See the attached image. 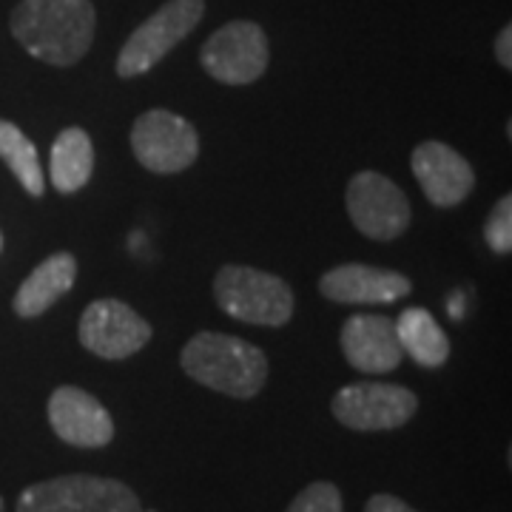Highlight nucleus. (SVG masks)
Listing matches in <instances>:
<instances>
[{
    "mask_svg": "<svg viewBox=\"0 0 512 512\" xmlns=\"http://www.w3.org/2000/svg\"><path fill=\"white\" fill-rule=\"evenodd\" d=\"M92 0H20L12 12V35L49 66H74L92 49Z\"/></svg>",
    "mask_w": 512,
    "mask_h": 512,
    "instance_id": "nucleus-1",
    "label": "nucleus"
},
{
    "mask_svg": "<svg viewBox=\"0 0 512 512\" xmlns=\"http://www.w3.org/2000/svg\"><path fill=\"white\" fill-rule=\"evenodd\" d=\"M180 365L194 382L231 399H251L268 379V359L262 350L239 336L214 330H202L188 339Z\"/></svg>",
    "mask_w": 512,
    "mask_h": 512,
    "instance_id": "nucleus-2",
    "label": "nucleus"
},
{
    "mask_svg": "<svg viewBox=\"0 0 512 512\" xmlns=\"http://www.w3.org/2000/svg\"><path fill=\"white\" fill-rule=\"evenodd\" d=\"M217 305L248 325L282 328L293 316L291 285L251 265H225L214 279Z\"/></svg>",
    "mask_w": 512,
    "mask_h": 512,
    "instance_id": "nucleus-3",
    "label": "nucleus"
},
{
    "mask_svg": "<svg viewBox=\"0 0 512 512\" xmlns=\"http://www.w3.org/2000/svg\"><path fill=\"white\" fill-rule=\"evenodd\" d=\"M18 512H146L123 481L100 476H60L26 487Z\"/></svg>",
    "mask_w": 512,
    "mask_h": 512,
    "instance_id": "nucleus-4",
    "label": "nucleus"
},
{
    "mask_svg": "<svg viewBox=\"0 0 512 512\" xmlns=\"http://www.w3.org/2000/svg\"><path fill=\"white\" fill-rule=\"evenodd\" d=\"M205 15V0H168L146 23H140L117 57V74L123 80L151 72L180 40L194 32Z\"/></svg>",
    "mask_w": 512,
    "mask_h": 512,
    "instance_id": "nucleus-5",
    "label": "nucleus"
},
{
    "mask_svg": "<svg viewBox=\"0 0 512 512\" xmlns=\"http://www.w3.org/2000/svg\"><path fill=\"white\" fill-rule=\"evenodd\" d=\"M131 151L137 163L154 174H180L197 163L200 137L180 114L151 109L140 114L131 126Z\"/></svg>",
    "mask_w": 512,
    "mask_h": 512,
    "instance_id": "nucleus-6",
    "label": "nucleus"
},
{
    "mask_svg": "<svg viewBox=\"0 0 512 512\" xmlns=\"http://www.w3.org/2000/svg\"><path fill=\"white\" fill-rule=\"evenodd\" d=\"M268 37L259 23L231 20L205 40L202 69L228 86H248L268 69Z\"/></svg>",
    "mask_w": 512,
    "mask_h": 512,
    "instance_id": "nucleus-7",
    "label": "nucleus"
},
{
    "mask_svg": "<svg viewBox=\"0 0 512 512\" xmlns=\"http://www.w3.org/2000/svg\"><path fill=\"white\" fill-rule=\"evenodd\" d=\"M345 202L350 220L367 239H399L413 220L407 194L379 171H359L348 183Z\"/></svg>",
    "mask_w": 512,
    "mask_h": 512,
    "instance_id": "nucleus-8",
    "label": "nucleus"
},
{
    "mask_svg": "<svg viewBox=\"0 0 512 512\" xmlns=\"http://www.w3.org/2000/svg\"><path fill=\"white\" fill-rule=\"evenodd\" d=\"M333 416L350 430L376 433V430H396L416 416L419 399L413 390L402 384L359 382L342 387L333 396Z\"/></svg>",
    "mask_w": 512,
    "mask_h": 512,
    "instance_id": "nucleus-9",
    "label": "nucleus"
},
{
    "mask_svg": "<svg viewBox=\"0 0 512 512\" xmlns=\"http://www.w3.org/2000/svg\"><path fill=\"white\" fill-rule=\"evenodd\" d=\"M151 325L120 299H97L80 316V345L100 359H128L151 339Z\"/></svg>",
    "mask_w": 512,
    "mask_h": 512,
    "instance_id": "nucleus-10",
    "label": "nucleus"
},
{
    "mask_svg": "<svg viewBox=\"0 0 512 512\" xmlns=\"http://www.w3.org/2000/svg\"><path fill=\"white\" fill-rule=\"evenodd\" d=\"M410 168L419 180L424 197L439 208H453L467 200L476 188L473 165L467 163L456 148L436 143V140L416 146L410 157Z\"/></svg>",
    "mask_w": 512,
    "mask_h": 512,
    "instance_id": "nucleus-11",
    "label": "nucleus"
},
{
    "mask_svg": "<svg viewBox=\"0 0 512 512\" xmlns=\"http://www.w3.org/2000/svg\"><path fill=\"white\" fill-rule=\"evenodd\" d=\"M49 421L57 439H63L72 447L97 450L106 447L114 439V421L109 410L94 399L92 393L80 387H57L49 399Z\"/></svg>",
    "mask_w": 512,
    "mask_h": 512,
    "instance_id": "nucleus-12",
    "label": "nucleus"
},
{
    "mask_svg": "<svg viewBox=\"0 0 512 512\" xmlns=\"http://www.w3.org/2000/svg\"><path fill=\"white\" fill-rule=\"evenodd\" d=\"M413 291L410 279L399 271L348 262L319 279V293L339 305H390Z\"/></svg>",
    "mask_w": 512,
    "mask_h": 512,
    "instance_id": "nucleus-13",
    "label": "nucleus"
},
{
    "mask_svg": "<svg viewBox=\"0 0 512 512\" xmlns=\"http://www.w3.org/2000/svg\"><path fill=\"white\" fill-rule=\"evenodd\" d=\"M339 345L350 367L362 373H387L396 370L404 359L396 325L382 313H353L342 325Z\"/></svg>",
    "mask_w": 512,
    "mask_h": 512,
    "instance_id": "nucleus-14",
    "label": "nucleus"
},
{
    "mask_svg": "<svg viewBox=\"0 0 512 512\" xmlns=\"http://www.w3.org/2000/svg\"><path fill=\"white\" fill-rule=\"evenodd\" d=\"M74 276H77V259L72 254L49 256L23 279L12 308L23 319H35L40 313L49 311L60 296L72 291Z\"/></svg>",
    "mask_w": 512,
    "mask_h": 512,
    "instance_id": "nucleus-15",
    "label": "nucleus"
},
{
    "mask_svg": "<svg viewBox=\"0 0 512 512\" xmlns=\"http://www.w3.org/2000/svg\"><path fill=\"white\" fill-rule=\"evenodd\" d=\"M94 146L83 128L69 126L57 134L49 157V180L60 194H77L92 180Z\"/></svg>",
    "mask_w": 512,
    "mask_h": 512,
    "instance_id": "nucleus-16",
    "label": "nucleus"
},
{
    "mask_svg": "<svg viewBox=\"0 0 512 512\" xmlns=\"http://www.w3.org/2000/svg\"><path fill=\"white\" fill-rule=\"evenodd\" d=\"M396 339L404 356L421 367H441L450 356V339L427 308H407L399 316Z\"/></svg>",
    "mask_w": 512,
    "mask_h": 512,
    "instance_id": "nucleus-17",
    "label": "nucleus"
},
{
    "mask_svg": "<svg viewBox=\"0 0 512 512\" xmlns=\"http://www.w3.org/2000/svg\"><path fill=\"white\" fill-rule=\"evenodd\" d=\"M0 160L9 165V171L18 177V183L23 185L26 194H32V197L43 194L46 180H43V168H40L35 143L9 120H0Z\"/></svg>",
    "mask_w": 512,
    "mask_h": 512,
    "instance_id": "nucleus-18",
    "label": "nucleus"
},
{
    "mask_svg": "<svg viewBox=\"0 0 512 512\" xmlns=\"http://www.w3.org/2000/svg\"><path fill=\"white\" fill-rule=\"evenodd\" d=\"M484 239L495 254H510L512 251V197H501L495 202L487 225H484Z\"/></svg>",
    "mask_w": 512,
    "mask_h": 512,
    "instance_id": "nucleus-19",
    "label": "nucleus"
},
{
    "mask_svg": "<svg viewBox=\"0 0 512 512\" xmlns=\"http://www.w3.org/2000/svg\"><path fill=\"white\" fill-rule=\"evenodd\" d=\"M288 512H342V493L330 481H316L293 498Z\"/></svg>",
    "mask_w": 512,
    "mask_h": 512,
    "instance_id": "nucleus-20",
    "label": "nucleus"
},
{
    "mask_svg": "<svg viewBox=\"0 0 512 512\" xmlns=\"http://www.w3.org/2000/svg\"><path fill=\"white\" fill-rule=\"evenodd\" d=\"M365 512H419V510H413L410 504H404L402 498H396V495L379 493L367 501Z\"/></svg>",
    "mask_w": 512,
    "mask_h": 512,
    "instance_id": "nucleus-21",
    "label": "nucleus"
},
{
    "mask_svg": "<svg viewBox=\"0 0 512 512\" xmlns=\"http://www.w3.org/2000/svg\"><path fill=\"white\" fill-rule=\"evenodd\" d=\"M495 57L504 69H512V29L504 26L498 37H495Z\"/></svg>",
    "mask_w": 512,
    "mask_h": 512,
    "instance_id": "nucleus-22",
    "label": "nucleus"
},
{
    "mask_svg": "<svg viewBox=\"0 0 512 512\" xmlns=\"http://www.w3.org/2000/svg\"><path fill=\"white\" fill-rule=\"evenodd\" d=\"M450 316H453V319H461V296H453V299H450Z\"/></svg>",
    "mask_w": 512,
    "mask_h": 512,
    "instance_id": "nucleus-23",
    "label": "nucleus"
},
{
    "mask_svg": "<svg viewBox=\"0 0 512 512\" xmlns=\"http://www.w3.org/2000/svg\"><path fill=\"white\" fill-rule=\"evenodd\" d=\"M0 251H3V234H0Z\"/></svg>",
    "mask_w": 512,
    "mask_h": 512,
    "instance_id": "nucleus-24",
    "label": "nucleus"
}]
</instances>
